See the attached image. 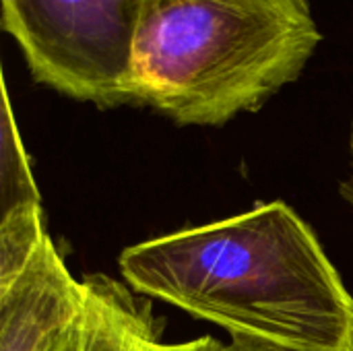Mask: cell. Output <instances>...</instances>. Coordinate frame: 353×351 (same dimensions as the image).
Returning <instances> with one entry per match:
<instances>
[{
  "label": "cell",
  "mask_w": 353,
  "mask_h": 351,
  "mask_svg": "<svg viewBox=\"0 0 353 351\" xmlns=\"http://www.w3.org/2000/svg\"><path fill=\"white\" fill-rule=\"evenodd\" d=\"M350 155H352V172H350V178L341 184V190H343V197L347 199V203L352 205L353 209V120L352 130H350Z\"/></svg>",
  "instance_id": "cell-9"
},
{
  "label": "cell",
  "mask_w": 353,
  "mask_h": 351,
  "mask_svg": "<svg viewBox=\"0 0 353 351\" xmlns=\"http://www.w3.org/2000/svg\"><path fill=\"white\" fill-rule=\"evenodd\" d=\"M85 302L79 317L50 351H217L221 341L199 337L170 343L149 302L126 283L103 273L83 277Z\"/></svg>",
  "instance_id": "cell-5"
},
{
  "label": "cell",
  "mask_w": 353,
  "mask_h": 351,
  "mask_svg": "<svg viewBox=\"0 0 353 351\" xmlns=\"http://www.w3.org/2000/svg\"><path fill=\"white\" fill-rule=\"evenodd\" d=\"M139 0H2V29L31 77L97 108L134 106Z\"/></svg>",
  "instance_id": "cell-3"
},
{
  "label": "cell",
  "mask_w": 353,
  "mask_h": 351,
  "mask_svg": "<svg viewBox=\"0 0 353 351\" xmlns=\"http://www.w3.org/2000/svg\"><path fill=\"white\" fill-rule=\"evenodd\" d=\"M0 215L14 209L37 207L41 197L31 172V161L19 134L6 81L2 79V151H0Z\"/></svg>",
  "instance_id": "cell-6"
},
{
  "label": "cell",
  "mask_w": 353,
  "mask_h": 351,
  "mask_svg": "<svg viewBox=\"0 0 353 351\" xmlns=\"http://www.w3.org/2000/svg\"><path fill=\"white\" fill-rule=\"evenodd\" d=\"M48 236L41 205L0 215V283L14 277Z\"/></svg>",
  "instance_id": "cell-7"
},
{
  "label": "cell",
  "mask_w": 353,
  "mask_h": 351,
  "mask_svg": "<svg viewBox=\"0 0 353 351\" xmlns=\"http://www.w3.org/2000/svg\"><path fill=\"white\" fill-rule=\"evenodd\" d=\"M321 41L308 0H139L134 106L221 126L298 81Z\"/></svg>",
  "instance_id": "cell-2"
},
{
  "label": "cell",
  "mask_w": 353,
  "mask_h": 351,
  "mask_svg": "<svg viewBox=\"0 0 353 351\" xmlns=\"http://www.w3.org/2000/svg\"><path fill=\"white\" fill-rule=\"evenodd\" d=\"M83 302V279L72 277L48 234L27 265L0 283V351H50Z\"/></svg>",
  "instance_id": "cell-4"
},
{
  "label": "cell",
  "mask_w": 353,
  "mask_h": 351,
  "mask_svg": "<svg viewBox=\"0 0 353 351\" xmlns=\"http://www.w3.org/2000/svg\"><path fill=\"white\" fill-rule=\"evenodd\" d=\"M217 351H290L263 343V341H254V339H242V337H234L232 343H221Z\"/></svg>",
  "instance_id": "cell-8"
},
{
  "label": "cell",
  "mask_w": 353,
  "mask_h": 351,
  "mask_svg": "<svg viewBox=\"0 0 353 351\" xmlns=\"http://www.w3.org/2000/svg\"><path fill=\"white\" fill-rule=\"evenodd\" d=\"M141 296L290 351H353V298L314 230L283 201L122 250Z\"/></svg>",
  "instance_id": "cell-1"
}]
</instances>
